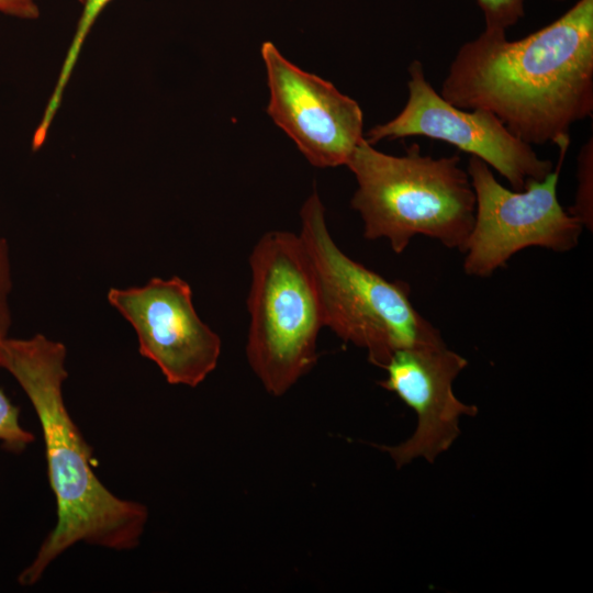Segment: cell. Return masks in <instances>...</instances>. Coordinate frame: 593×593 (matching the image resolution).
I'll use <instances>...</instances> for the list:
<instances>
[{"instance_id":"6da1fadb","label":"cell","mask_w":593,"mask_h":593,"mask_svg":"<svg viewBox=\"0 0 593 593\" xmlns=\"http://www.w3.org/2000/svg\"><path fill=\"white\" fill-rule=\"evenodd\" d=\"M439 94L493 113L530 146L569 148L571 127L593 114V0L523 38L484 27L459 47Z\"/></svg>"},{"instance_id":"7a4b0ae2","label":"cell","mask_w":593,"mask_h":593,"mask_svg":"<svg viewBox=\"0 0 593 593\" xmlns=\"http://www.w3.org/2000/svg\"><path fill=\"white\" fill-rule=\"evenodd\" d=\"M66 357L65 345L43 334L0 342V368L16 380L38 418L57 510L55 527L18 578L24 586L40 581L48 566L78 542L118 551L136 548L148 521L143 503L116 496L96 475L93 449L64 401Z\"/></svg>"},{"instance_id":"3957f363","label":"cell","mask_w":593,"mask_h":593,"mask_svg":"<svg viewBox=\"0 0 593 593\" xmlns=\"http://www.w3.org/2000/svg\"><path fill=\"white\" fill-rule=\"evenodd\" d=\"M346 166L357 181L350 205L360 214L367 239L385 238L401 254L423 235L462 253L474 222L475 194L459 155L434 158L414 143L395 156L363 138Z\"/></svg>"},{"instance_id":"277c9868","label":"cell","mask_w":593,"mask_h":593,"mask_svg":"<svg viewBox=\"0 0 593 593\" xmlns=\"http://www.w3.org/2000/svg\"><path fill=\"white\" fill-rule=\"evenodd\" d=\"M300 216L299 236L315 278L324 326L343 342L365 349L368 360L382 369L398 350L443 340L414 307L405 282L385 279L337 246L316 190Z\"/></svg>"},{"instance_id":"5b68a950","label":"cell","mask_w":593,"mask_h":593,"mask_svg":"<svg viewBox=\"0 0 593 593\" xmlns=\"http://www.w3.org/2000/svg\"><path fill=\"white\" fill-rule=\"evenodd\" d=\"M248 363L273 396H281L317 359L324 326L313 270L299 234L265 233L249 256Z\"/></svg>"},{"instance_id":"8992f818","label":"cell","mask_w":593,"mask_h":593,"mask_svg":"<svg viewBox=\"0 0 593 593\" xmlns=\"http://www.w3.org/2000/svg\"><path fill=\"white\" fill-rule=\"evenodd\" d=\"M567 150L559 149L558 164L545 179L530 180L523 190L505 188L484 161L469 158L475 213L462 250L467 275L490 277L527 247L566 253L578 246L583 225L561 206L557 195Z\"/></svg>"},{"instance_id":"52a82bcc","label":"cell","mask_w":593,"mask_h":593,"mask_svg":"<svg viewBox=\"0 0 593 593\" xmlns=\"http://www.w3.org/2000/svg\"><path fill=\"white\" fill-rule=\"evenodd\" d=\"M407 71L404 108L392 120L368 131L365 138L369 144L410 136L443 141L484 161L514 190H523L528 181L542 180L553 170L551 160L539 157L493 113L461 109L446 101L426 79L419 60H413Z\"/></svg>"},{"instance_id":"ba28073f","label":"cell","mask_w":593,"mask_h":593,"mask_svg":"<svg viewBox=\"0 0 593 593\" xmlns=\"http://www.w3.org/2000/svg\"><path fill=\"white\" fill-rule=\"evenodd\" d=\"M107 299L133 326L139 354L168 383L194 388L216 368L221 338L199 317L183 279L155 277L142 287L111 288Z\"/></svg>"},{"instance_id":"9c48e42d","label":"cell","mask_w":593,"mask_h":593,"mask_svg":"<svg viewBox=\"0 0 593 593\" xmlns=\"http://www.w3.org/2000/svg\"><path fill=\"white\" fill-rule=\"evenodd\" d=\"M260 52L269 87V116L311 165L346 166L365 138L359 104L332 82L292 64L271 42H265Z\"/></svg>"},{"instance_id":"30bf717a","label":"cell","mask_w":593,"mask_h":593,"mask_svg":"<svg viewBox=\"0 0 593 593\" xmlns=\"http://www.w3.org/2000/svg\"><path fill=\"white\" fill-rule=\"evenodd\" d=\"M468 361L448 349L445 342L395 351L379 384L395 393L417 415L411 438L394 447H381L398 468L418 457L433 462L459 436V417L474 416L475 405L465 404L454 393L452 382Z\"/></svg>"},{"instance_id":"8fae6325","label":"cell","mask_w":593,"mask_h":593,"mask_svg":"<svg viewBox=\"0 0 593 593\" xmlns=\"http://www.w3.org/2000/svg\"><path fill=\"white\" fill-rule=\"evenodd\" d=\"M110 1L111 0H80L82 4V11L75 30V34L68 47L67 54L61 64L57 81L48 99L47 105L45 107L44 111L46 115H56L58 109L60 108L64 91L78 61L86 38L91 27L93 26L97 18Z\"/></svg>"},{"instance_id":"7c38bea8","label":"cell","mask_w":593,"mask_h":593,"mask_svg":"<svg viewBox=\"0 0 593 593\" xmlns=\"http://www.w3.org/2000/svg\"><path fill=\"white\" fill-rule=\"evenodd\" d=\"M583 227L593 225V137L581 147L578 155V189L574 203L567 209Z\"/></svg>"},{"instance_id":"4fadbf2b","label":"cell","mask_w":593,"mask_h":593,"mask_svg":"<svg viewBox=\"0 0 593 593\" xmlns=\"http://www.w3.org/2000/svg\"><path fill=\"white\" fill-rule=\"evenodd\" d=\"M20 409L0 389V443L4 450L21 454L35 436L20 424Z\"/></svg>"},{"instance_id":"5bb4252c","label":"cell","mask_w":593,"mask_h":593,"mask_svg":"<svg viewBox=\"0 0 593 593\" xmlns=\"http://www.w3.org/2000/svg\"><path fill=\"white\" fill-rule=\"evenodd\" d=\"M527 0H477L485 22V29L505 31L525 14Z\"/></svg>"},{"instance_id":"9a60e30c","label":"cell","mask_w":593,"mask_h":593,"mask_svg":"<svg viewBox=\"0 0 593 593\" xmlns=\"http://www.w3.org/2000/svg\"><path fill=\"white\" fill-rule=\"evenodd\" d=\"M12 287L9 244L4 237H0V342L9 337L12 325L9 303Z\"/></svg>"},{"instance_id":"2e32d148","label":"cell","mask_w":593,"mask_h":593,"mask_svg":"<svg viewBox=\"0 0 593 593\" xmlns=\"http://www.w3.org/2000/svg\"><path fill=\"white\" fill-rule=\"evenodd\" d=\"M0 12L22 20H36L40 16L35 0H0Z\"/></svg>"},{"instance_id":"e0dca14e","label":"cell","mask_w":593,"mask_h":593,"mask_svg":"<svg viewBox=\"0 0 593 593\" xmlns=\"http://www.w3.org/2000/svg\"><path fill=\"white\" fill-rule=\"evenodd\" d=\"M557 1H564V0H557Z\"/></svg>"}]
</instances>
